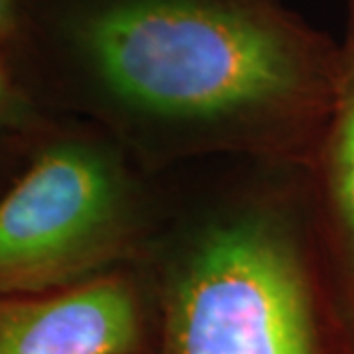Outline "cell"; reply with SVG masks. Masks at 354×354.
Here are the masks:
<instances>
[{
  "instance_id": "6da1fadb",
  "label": "cell",
  "mask_w": 354,
  "mask_h": 354,
  "mask_svg": "<svg viewBox=\"0 0 354 354\" xmlns=\"http://www.w3.org/2000/svg\"><path fill=\"white\" fill-rule=\"evenodd\" d=\"M30 91L160 176L239 158L305 165L339 41L281 0H65Z\"/></svg>"
},
{
  "instance_id": "7a4b0ae2",
  "label": "cell",
  "mask_w": 354,
  "mask_h": 354,
  "mask_svg": "<svg viewBox=\"0 0 354 354\" xmlns=\"http://www.w3.org/2000/svg\"><path fill=\"white\" fill-rule=\"evenodd\" d=\"M138 266L144 354H351L317 252L305 165L221 158L160 174Z\"/></svg>"
},
{
  "instance_id": "3957f363",
  "label": "cell",
  "mask_w": 354,
  "mask_h": 354,
  "mask_svg": "<svg viewBox=\"0 0 354 354\" xmlns=\"http://www.w3.org/2000/svg\"><path fill=\"white\" fill-rule=\"evenodd\" d=\"M160 215V176L101 130L55 116L0 191V295L65 290L136 266Z\"/></svg>"
},
{
  "instance_id": "277c9868",
  "label": "cell",
  "mask_w": 354,
  "mask_h": 354,
  "mask_svg": "<svg viewBox=\"0 0 354 354\" xmlns=\"http://www.w3.org/2000/svg\"><path fill=\"white\" fill-rule=\"evenodd\" d=\"M150 325L138 264L65 290L0 295V354H144Z\"/></svg>"
},
{
  "instance_id": "5b68a950",
  "label": "cell",
  "mask_w": 354,
  "mask_h": 354,
  "mask_svg": "<svg viewBox=\"0 0 354 354\" xmlns=\"http://www.w3.org/2000/svg\"><path fill=\"white\" fill-rule=\"evenodd\" d=\"M344 4L333 101L305 181L319 260L354 354V0Z\"/></svg>"
},
{
  "instance_id": "8992f818",
  "label": "cell",
  "mask_w": 354,
  "mask_h": 354,
  "mask_svg": "<svg viewBox=\"0 0 354 354\" xmlns=\"http://www.w3.org/2000/svg\"><path fill=\"white\" fill-rule=\"evenodd\" d=\"M57 114L48 113L26 87L12 59L0 51V138H26L41 132Z\"/></svg>"
},
{
  "instance_id": "52a82bcc",
  "label": "cell",
  "mask_w": 354,
  "mask_h": 354,
  "mask_svg": "<svg viewBox=\"0 0 354 354\" xmlns=\"http://www.w3.org/2000/svg\"><path fill=\"white\" fill-rule=\"evenodd\" d=\"M28 32L24 0H0V51L16 59Z\"/></svg>"
}]
</instances>
